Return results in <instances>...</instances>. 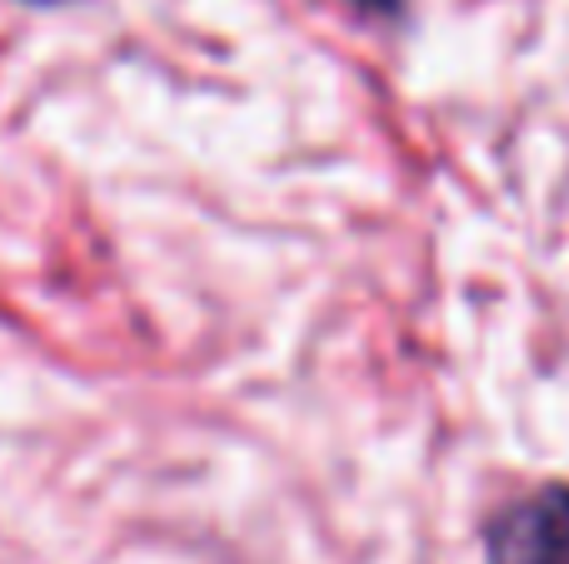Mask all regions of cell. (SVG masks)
<instances>
[{"instance_id": "obj_1", "label": "cell", "mask_w": 569, "mask_h": 564, "mask_svg": "<svg viewBox=\"0 0 569 564\" xmlns=\"http://www.w3.org/2000/svg\"><path fill=\"white\" fill-rule=\"evenodd\" d=\"M490 564H569V490L550 485L490 525Z\"/></svg>"}, {"instance_id": "obj_2", "label": "cell", "mask_w": 569, "mask_h": 564, "mask_svg": "<svg viewBox=\"0 0 569 564\" xmlns=\"http://www.w3.org/2000/svg\"><path fill=\"white\" fill-rule=\"evenodd\" d=\"M355 6H360V10H375V16H395L405 0H355Z\"/></svg>"}, {"instance_id": "obj_3", "label": "cell", "mask_w": 569, "mask_h": 564, "mask_svg": "<svg viewBox=\"0 0 569 564\" xmlns=\"http://www.w3.org/2000/svg\"><path fill=\"white\" fill-rule=\"evenodd\" d=\"M30 6H66V0H30Z\"/></svg>"}]
</instances>
